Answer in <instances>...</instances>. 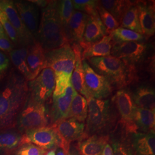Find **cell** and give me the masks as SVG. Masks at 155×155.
<instances>
[{
    "label": "cell",
    "instance_id": "5bb4252c",
    "mask_svg": "<svg viewBox=\"0 0 155 155\" xmlns=\"http://www.w3.org/2000/svg\"><path fill=\"white\" fill-rule=\"evenodd\" d=\"M76 92L70 83L63 94L52 96L50 117L53 124L67 118L72 99Z\"/></svg>",
    "mask_w": 155,
    "mask_h": 155
},
{
    "label": "cell",
    "instance_id": "7bdbcfd3",
    "mask_svg": "<svg viewBox=\"0 0 155 155\" xmlns=\"http://www.w3.org/2000/svg\"><path fill=\"white\" fill-rule=\"evenodd\" d=\"M56 155H66L61 148L58 147L56 149Z\"/></svg>",
    "mask_w": 155,
    "mask_h": 155
},
{
    "label": "cell",
    "instance_id": "52a82bcc",
    "mask_svg": "<svg viewBox=\"0 0 155 155\" xmlns=\"http://www.w3.org/2000/svg\"><path fill=\"white\" fill-rule=\"evenodd\" d=\"M75 63V56L70 45L45 52V68L52 69L55 74L64 73L71 76Z\"/></svg>",
    "mask_w": 155,
    "mask_h": 155
},
{
    "label": "cell",
    "instance_id": "8992f818",
    "mask_svg": "<svg viewBox=\"0 0 155 155\" xmlns=\"http://www.w3.org/2000/svg\"><path fill=\"white\" fill-rule=\"evenodd\" d=\"M149 45L139 41H129L114 44L110 55L121 59L129 66L136 69V66L144 61Z\"/></svg>",
    "mask_w": 155,
    "mask_h": 155
},
{
    "label": "cell",
    "instance_id": "8fae6325",
    "mask_svg": "<svg viewBox=\"0 0 155 155\" xmlns=\"http://www.w3.org/2000/svg\"><path fill=\"white\" fill-rule=\"evenodd\" d=\"M112 101L116 104L121 120V122L127 134L137 133L133 123L134 111L136 106L133 103L131 91L127 89L118 90Z\"/></svg>",
    "mask_w": 155,
    "mask_h": 155
},
{
    "label": "cell",
    "instance_id": "ee69618b",
    "mask_svg": "<svg viewBox=\"0 0 155 155\" xmlns=\"http://www.w3.org/2000/svg\"><path fill=\"white\" fill-rule=\"evenodd\" d=\"M45 155H56V149L50 150L47 152Z\"/></svg>",
    "mask_w": 155,
    "mask_h": 155
},
{
    "label": "cell",
    "instance_id": "b9f144b4",
    "mask_svg": "<svg viewBox=\"0 0 155 155\" xmlns=\"http://www.w3.org/2000/svg\"><path fill=\"white\" fill-rule=\"evenodd\" d=\"M66 155H81L77 148L74 145H71Z\"/></svg>",
    "mask_w": 155,
    "mask_h": 155
},
{
    "label": "cell",
    "instance_id": "3957f363",
    "mask_svg": "<svg viewBox=\"0 0 155 155\" xmlns=\"http://www.w3.org/2000/svg\"><path fill=\"white\" fill-rule=\"evenodd\" d=\"M92 68L106 78L117 89H125L136 79V69L129 66L121 59L109 55L88 59Z\"/></svg>",
    "mask_w": 155,
    "mask_h": 155
},
{
    "label": "cell",
    "instance_id": "9c48e42d",
    "mask_svg": "<svg viewBox=\"0 0 155 155\" xmlns=\"http://www.w3.org/2000/svg\"><path fill=\"white\" fill-rule=\"evenodd\" d=\"M82 66L85 87L89 97L98 100H104L109 97L113 91L110 82L95 72L86 60H82Z\"/></svg>",
    "mask_w": 155,
    "mask_h": 155
},
{
    "label": "cell",
    "instance_id": "277c9868",
    "mask_svg": "<svg viewBox=\"0 0 155 155\" xmlns=\"http://www.w3.org/2000/svg\"><path fill=\"white\" fill-rule=\"evenodd\" d=\"M86 100L88 110L84 136L87 137L95 134H102L112 127L116 121L115 113L110 101L92 97Z\"/></svg>",
    "mask_w": 155,
    "mask_h": 155
},
{
    "label": "cell",
    "instance_id": "5b68a950",
    "mask_svg": "<svg viewBox=\"0 0 155 155\" xmlns=\"http://www.w3.org/2000/svg\"><path fill=\"white\" fill-rule=\"evenodd\" d=\"M18 124L25 132L48 125V117L45 103L34 100L28 94V98L20 111Z\"/></svg>",
    "mask_w": 155,
    "mask_h": 155
},
{
    "label": "cell",
    "instance_id": "74e56055",
    "mask_svg": "<svg viewBox=\"0 0 155 155\" xmlns=\"http://www.w3.org/2000/svg\"><path fill=\"white\" fill-rule=\"evenodd\" d=\"M111 147L114 155H133L129 145L123 141L115 140Z\"/></svg>",
    "mask_w": 155,
    "mask_h": 155
},
{
    "label": "cell",
    "instance_id": "4dcf8cb0",
    "mask_svg": "<svg viewBox=\"0 0 155 155\" xmlns=\"http://www.w3.org/2000/svg\"><path fill=\"white\" fill-rule=\"evenodd\" d=\"M112 43L117 44L129 41H143L144 36L126 28L118 27L110 34Z\"/></svg>",
    "mask_w": 155,
    "mask_h": 155
},
{
    "label": "cell",
    "instance_id": "4316f807",
    "mask_svg": "<svg viewBox=\"0 0 155 155\" xmlns=\"http://www.w3.org/2000/svg\"><path fill=\"white\" fill-rule=\"evenodd\" d=\"M27 47H22L18 49H13L9 52L10 58L14 66L16 67L17 70L26 81H30L32 80V78L27 64Z\"/></svg>",
    "mask_w": 155,
    "mask_h": 155
},
{
    "label": "cell",
    "instance_id": "6da1fadb",
    "mask_svg": "<svg viewBox=\"0 0 155 155\" xmlns=\"http://www.w3.org/2000/svg\"><path fill=\"white\" fill-rule=\"evenodd\" d=\"M28 94L27 81L21 76L12 75L5 88L0 91V129L15 126L17 116L25 105Z\"/></svg>",
    "mask_w": 155,
    "mask_h": 155
},
{
    "label": "cell",
    "instance_id": "d4e9b609",
    "mask_svg": "<svg viewBox=\"0 0 155 155\" xmlns=\"http://www.w3.org/2000/svg\"><path fill=\"white\" fill-rule=\"evenodd\" d=\"M107 35L106 29L102 22L100 16H89L82 43H93L102 39Z\"/></svg>",
    "mask_w": 155,
    "mask_h": 155
},
{
    "label": "cell",
    "instance_id": "4fadbf2b",
    "mask_svg": "<svg viewBox=\"0 0 155 155\" xmlns=\"http://www.w3.org/2000/svg\"><path fill=\"white\" fill-rule=\"evenodd\" d=\"M24 134L29 143L34 144L43 150H54L59 147L60 140L51 127L28 130Z\"/></svg>",
    "mask_w": 155,
    "mask_h": 155
},
{
    "label": "cell",
    "instance_id": "2e32d148",
    "mask_svg": "<svg viewBox=\"0 0 155 155\" xmlns=\"http://www.w3.org/2000/svg\"><path fill=\"white\" fill-rule=\"evenodd\" d=\"M139 12V20L142 33L145 39H149L155 32L154 3L145 1H136Z\"/></svg>",
    "mask_w": 155,
    "mask_h": 155
},
{
    "label": "cell",
    "instance_id": "d6986e66",
    "mask_svg": "<svg viewBox=\"0 0 155 155\" xmlns=\"http://www.w3.org/2000/svg\"><path fill=\"white\" fill-rule=\"evenodd\" d=\"M81 48L82 59L110 55L113 43L110 35H106L99 41L93 43H81L79 45Z\"/></svg>",
    "mask_w": 155,
    "mask_h": 155
},
{
    "label": "cell",
    "instance_id": "f546056e",
    "mask_svg": "<svg viewBox=\"0 0 155 155\" xmlns=\"http://www.w3.org/2000/svg\"><path fill=\"white\" fill-rule=\"evenodd\" d=\"M120 27L126 28L143 35L139 20V12L136 4L131 6L123 16Z\"/></svg>",
    "mask_w": 155,
    "mask_h": 155
},
{
    "label": "cell",
    "instance_id": "d6a6232c",
    "mask_svg": "<svg viewBox=\"0 0 155 155\" xmlns=\"http://www.w3.org/2000/svg\"><path fill=\"white\" fill-rule=\"evenodd\" d=\"M74 9L81 12L89 16H99L97 6L98 1L93 0H74L72 1Z\"/></svg>",
    "mask_w": 155,
    "mask_h": 155
},
{
    "label": "cell",
    "instance_id": "8d00e7d4",
    "mask_svg": "<svg viewBox=\"0 0 155 155\" xmlns=\"http://www.w3.org/2000/svg\"><path fill=\"white\" fill-rule=\"evenodd\" d=\"M47 151L31 143L24 144L19 148L17 155H45Z\"/></svg>",
    "mask_w": 155,
    "mask_h": 155
},
{
    "label": "cell",
    "instance_id": "44dd1931",
    "mask_svg": "<svg viewBox=\"0 0 155 155\" xmlns=\"http://www.w3.org/2000/svg\"><path fill=\"white\" fill-rule=\"evenodd\" d=\"M109 140L107 135H93L79 140L77 148L81 155H101Z\"/></svg>",
    "mask_w": 155,
    "mask_h": 155
},
{
    "label": "cell",
    "instance_id": "e0dca14e",
    "mask_svg": "<svg viewBox=\"0 0 155 155\" xmlns=\"http://www.w3.org/2000/svg\"><path fill=\"white\" fill-rule=\"evenodd\" d=\"M127 135H129V146L133 155H155V132Z\"/></svg>",
    "mask_w": 155,
    "mask_h": 155
},
{
    "label": "cell",
    "instance_id": "f1b7e54d",
    "mask_svg": "<svg viewBox=\"0 0 155 155\" xmlns=\"http://www.w3.org/2000/svg\"><path fill=\"white\" fill-rule=\"evenodd\" d=\"M87 100L83 95L76 92L72 99L67 118H72L84 123L87 118Z\"/></svg>",
    "mask_w": 155,
    "mask_h": 155
},
{
    "label": "cell",
    "instance_id": "9a60e30c",
    "mask_svg": "<svg viewBox=\"0 0 155 155\" xmlns=\"http://www.w3.org/2000/svg\"><path fill=\"white\" fill-rule=\"evenodd\" d=\"M15 5L22 21L36 40L39 25V6L30 1H15Z\"/></svg>",
    "mask_w": 155,
    "mask_h": 155
},
{
    "label": "cell",
    "instance_id": "ffe728a7",
    "mask_svg": "<svg viewBox=\"0 0 155 155\" xmlns=\"http://www.w3.org/2000/svg\"><path fill=\"white\" fill-rule=\"evenodd\" d=\"M27 47V61L32 80L45 68V51L37 40Z\"/></svg>",
    "mask_w": 155,
    "mask_h": 155
},
{
    "label": "cell",
    "instance_id": "1f68e13d",
    "mask_svg": "<svg viewBox=\"0 0 155 155\" xmlns=\"http://www.w3.org/2000/svg\"><path fill=\"white\" fill-rule=\"evenodd\" d=\"M58 9L61 24L64 28V31L66 35L68 29V23L74 11L72 1H58Z\"/></svg>",
    "mask_w": 155,
    "mask_h": 155
},
{
    "label": "cell",
    "instance_id": "60d3db41",
    "mask_svg": "<svg viewBox=\"0 0 155 155\" xmlns=\"http://www.w3.org/2000/svg\"><path fill=\"white\" fill-rule=\"evenodd\" d=\"M101 155H114L113 150L110 144L107 143Z\"/></svg>",
    "mask_w": 155,
    "mask_h": 155
},
{
    "label": "cell",
    "instance_id": "f35d334b",
    "mask_svg": "<svg viewBox=\"0 0 155 155\" xmlns=\"http://www.w3.org/2000/svg\"><path fill=\"white\" fill-rule=\"evenodd\" d=\"M13 50V43L5 33L0 35V51L10 52Z\"/></svg>",
    "mask_w": 155,
    "mask_h": 155
},
{
    "label": "cell",
    "instance_id": "d590c367",
    "mask_svg": "<svg viewBox=\"0 0 155 155\" xmlns=\"http://www.w3.org/2000/svg\"><path fill=\"white\" fill-rule=\"evenodd\" d=\"M55 87L52 96H57L63 94L69 84L71 83V76L64 73H56Z\"/></svg>",
    "mask_w": 155,
    "mask_h": 155
},
{
    "label": "cell",
    "instance_id": "f6af8a7d",
    "mask_svg": "<svg viewBox=\"0 0 155 155\" xmlns=\"http://www.w3.org/2000/svg\"><path fill=\"white\" fill-rule=\"evenodd\" d=\"M5 33V32H4L3 28L2 27V25H1V23H0V35L3 34V33Z\"/></svg>",
    "mask_w": 155,
    "mask_h": 155
},
{
    "label": "cell",
    "instance_id": "e575fe53",
    "mask_svg": "<svg viewBox=\"0 0 155 155\" xmlns=\"http://www.w3.org/2000/svg\"><path fill=\"white\" fill-rule=\"evenodd\" d=\"M0 23L6 35L13 43L20 45L19 39L16 30L12 26L5 13L0 10Z\"/></svg>",
    "mask_w": 155,
    "mask_h": 155
},
{
    "label": "cell",
    "instance_id": "7c38bea8",
    "mask_svg": "<svg viewBox=\"0 0 155 155\" xmlns=\"http://www.w3.org/2000/svg\"><path fill=\"white\" fill-rule=\"evenodd\" d=\"M0 10L5 13L16 30L20 45L22 47H28L36 40L24 25L13 1L0 0Z\"/></svg>",
    "mask_w": 155,
    "mask_h": 155
},
{
    "label": "cell",
    "instance_id": "836d02e7",
    "mask_svg": "<svg viewBox=\"0 0 155 155\" xmlns=\"http://www.w3.org/2000/svg\"><path fill=\"white\" fill-rule=\"evenodd\" d=\"M97 11L100 18L105 26L107 35H110L116 29L119 27L120 24L113 17L110 13L105 10L103 7L100 5L98 1Z\"/></svg>",
    "mask_w": 155,
    "mask_h": 155
},
{
    "label": "cell",
    "instance_id": "484cf974",
    "mask_svg": "<svg viewBox=\"0 0 155 155\" xmlns=\"http://www.w3.org/2000/svg\"><path fill=\"white\" fill-rule=\"evenodd\" d=\"M100 5L110 13L119 24L127 10L136 4V1L123 0L98 1Z\"/></svg>",
    "mask_w": 155,
    "mask_h": 155
},
{
    "label": "cell",
    "instance_id": "30bf717a",
    "mask_svg": "<svg viewBox=\"0 0 155 155\" xmlns=\"http://www.w3.org/2000/svg\"><path fill=\"white\" fill-rule=\"evenodd\" d=\"M29 95L34 100L45 103L53 94L55 87V75L50 68H45L28 83Z\"/></svg>",
    "mask_w": 155,
    "mask_h": 155
},
{
    "label": "cell",
    "instance_id": "7a4b0ae2",
    "mask_svg": "<svg viewBox=\"0 0 155 155\" xmlns=\"http://www.w3.org/2000/svg\"><path fill=\"white\" fill-rule=\"evenodd\" d=\"M36 40L45 52L69 45L58 9V1H49L42 9Z\"/></svg>",
    "mask_w": 155,
    "mask_h": 155
},
{
    "label": "cell",
    "instance_id": "7402d4cb",
    "mask_svg": "<svg viewBox=\"0 0 155 155\" xmlns=\"http://www.w3.org/2000/svg\"><path fill=\"white\" fill-rule=\"evenodd\" d=\"M71 47L75 56V63L71 77V83L74 90L81 95H83L87 100L89 97L84 84L81 48L79 45L76 44L71 45Z\"/></svg>",
    "mask_w": 155,
    "mask_h": 155
},
{
    "label": "cell",
    "instance_id": "83f0119b",
    "mask_svg": "<svg viewBox=\"0 0 155 155\" xmlns=\"http://www.w3.org/2000/svg\"><path fill=\"white\" fill-rule=\"evenodd\" d=\"M28 143L25 134L9 130L0 132V151H9Z\"/></svg>",
    "mask_w": 155,
    "mask_h": 155
},
{
    "label": "cell",
    "instance_id": "603a6c76",
    "mask_svg": "<svg viewBox=\"0 0 155 155\" xmlns=\"http://www.w3.org/2000/svg\"><path fill=\"white\" fill-rule=\"evenodd\" d=\"M133 123L137 133L155 132V110L135 107Z\"/></svg>",
    "mask_w": 155,
    "mask_h": 155
},
{
    "label": "cell",
    "instance_id": "ab89813d",
    "mask_svg": "<svg viewBox=\"0 0 155 155\" xmlns=\"http://www.w3.org/2000/svg\"><path fill=\"white\" fill-rule=\"evenodd\" d=\"M9 63L8 57L2 51H0V78L3 77L7 71Z\"/></svg>",
    "mask_w": 155,
    "mask_h": 155
},
{
    "label": "cell",
    "instance_id": "ba28073f",
    "mask_svg": "<svg viewBox=\"0 0 155 155\" xmlns=\"http://www.w3.org/2000/svg\"><path fill=\"white\" fill-rule=\"evenodd\" d=\"M60 140L59 147L66 155L71 143L85 137V124L72 118H66L53 124L51 126Z\"/></svg>",
    "mask_w": 155,
    "mask_h": 155
},
{
    "label": "cell",
    "instance_id": "cb8c5ba5",
    "mask_svg": "<svg viewBox=\"0 0 155 155\" xmlns=\"http://www.w3.org/2000/svg\"><path fill=\"white\" fill-rule=\"evenodd\" d=\"M133 103L140 109L155 110V90L149 85L142 84L131 92Z\"/></svg>",
    "mask_w": 155,
    "mask_h": 155
},
{
    "label": "cell",
    "instance_id": "ac0fdd59",
    "mask_svg": "<svg viewBox=\"0 0 155 155\" xmlns=\"http://www.w3.org/2000/svg\"><path fill=\"white\" fill-rule=\"evenodd\" d=\"M89 17L81 12L74 11L66 34L69 45H79L83 41V35Z\"/></svg>",
    "mask_w": 155,
    "mask_h": 155
}]
</instances>
